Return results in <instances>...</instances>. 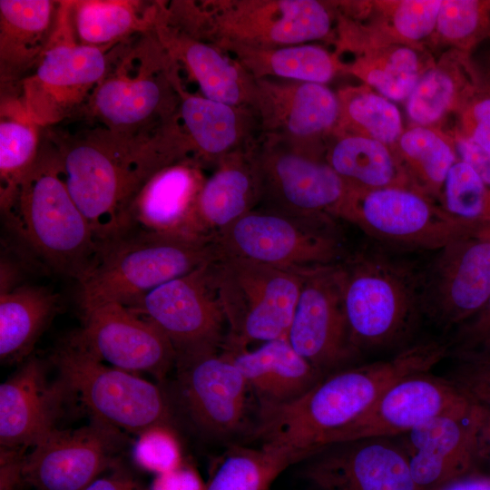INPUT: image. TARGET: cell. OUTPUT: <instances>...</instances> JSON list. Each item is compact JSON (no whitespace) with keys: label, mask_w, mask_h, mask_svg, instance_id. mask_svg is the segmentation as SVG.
Instances as JSON below:
<instances>
[{"label":"cell","mask_w":490,"mask_h":490,"mask_svg":"<svg viewBox=\"0 0 490 490\" xmlns=\"http://www.w3.org/2000/svg\"><path fill=\"white\" fill-rule=\"evenodd\" d=\"M442 2L334 1L337 9L335 52L341 54L359 45L385 44L428 49Z\"/></svg>","instance_id":"cell-24"},{"label":"cell","mask_w":490,"mask_h":490,"mask_svg":"<svg viewBox=\"0 0 490 490\" xmlns=\"http://www.w3.org/2000/svg\"><path fill=\"white\" fill-rule=\"evenodd\" d=\"M221 51L254 79L326 84L343 71V64L335 52L312 44L263 49L230 46Z\"/></svg>","instance_id":"cell-37"},{"label":"cell","mask_w":490,"mask_h":490,"mask_svg":"<svg viewBox=\"0 0 490 490\" xmlns=\"http://www.w3.org/2000/svg\"><path fill=\"white\" fill-rule=\"evenodd\" d=\"M337 267L351 341L360 353L393 348L412 336L424 315L422 273L379 250Z\"/></svg>","instance_id":"cell-6"},{"label":"cell","mask_w":490,"mask_h":490,"mask_svg":"<svg viewBox=\"0 0 490 490\" xmlns=\"http://www.w3.org/2000/svg\"><path fill=\"white\" fill-rule=\"evenodd\" d=\"M213 261L125 306L154 324L172 343L176 356L218 351L225 344L227 321L213 282Z\"/></svg>","instance_id":"cell-14"},{"label":"cell","mask_w":490,"mask_h":490,"mask_svg":"<svg viewBox=\"0 0 490 490\" xmlns=\"http://www.w3.org/2000/svg\"><path fill=\"white\" fill-rule=\"evenodd\" d=\"M78 339L98 358L132 373L162 380L176 362L170 339L151 321L124 305L109 302L81 309Z\"/></svg>","instance_id":"cell-20"},{"label":"cell","mask_w":490,"mask_h":490,"mask_svg":"<svg viewBox=\"0 0 490 490\" xmlns=\"http://www.w3.org/2000/svg\"><path fill=\"white\" fill-rule=\"evenodd\" d=\"M252 110L262 136L326 146L338 119L339 102L326 84L255 79Z\"/></svg>","instance_id":"cell-23"},{"label":"cell","mask_w":490,"mask_h":490,"mask_svg":"<svg viewBox=\"0 0 490 490\" xmlns=\"http://www.w3.org/2000/svg\"><path fill=\"white\" fill-rule=\"evenodd\" d=\"M448 355L456 360H490V298L475 316L456 328Z\"/></svg>","instance_id":"cell-46"},{"label":"cell","mask_w":490,"mask_h":490,"mask_svg":"<svg viewBox=\"0 0 490 490\" xmlns=\"http://www.w3.org/2000/svg\"><path fill=\"white\" fill-rule=\"evenodd\" d=\"M432 490H490V476L473 472Z\"/></svg>","instance_id":"cell-52"},{"label":"cell","mask_w":490,"mask_h":490,"mask_svg":"<svg viewBox=\"0 0 490 490\" xmlns=\"http://www.w3.org/2000/svg\"><path fill=\"white\" fill-rule=\"evenodd\" d=\"M338 264L302 272L303 281L287 338L325 377L348 368L360 352L351 341Z\"/></svg>","instance_id":"cell-17"},{"label":"cell","mask_w":490,"mask_h":490,"mask_svg":"<svg viewBox=\"0 0 490 490\" xmlns=\"http://www.w3.org/2000/svg\"><path fill=\"white\" fill-rule=\"evenodd\" d=\"M125 441L120 429L94 418L77 429L55 428L24 455V481L35 490H83L116 466Z\"/></svg>","instance_id":"cell-16"},{"label":"cell","mask_w":490,"mask_h":490,"mask_svg":"<svg viewBox=\"0 0 490 490\" xmlns=\"http://www.w3.org/2000/svg\"><path fill=\"white\" fill-rule=\"evenodd\" d=\"M23 242L54 271L77 281L99 251L93 231L72 198L54 146H42L4 215Z\"/></svg>","instance_id":"cell-5"},{"label":"cell","mask_w":490,"mask_h":490,"mask_svg":"<svg viewBox=\"0 0 490 490\" xmlns=\"http://www.w3.org/2000/svg\"><path fill=\"white\" fill-rule=\"evenodd\" d=\"M473 402L448 377L411 374L390 385L358 418L330 436L324 447L363 438L397 437Z\"/></svg>","instance_id":"cell-18"},{"label":"cell","mask_w":490,"mask_h":490,"mask_svg":"<svg viewBox=\"0 0 490 490\" xmlns=\"http://www.w3.org/2000/svg\"><path fill=\"white\" fill-rule=\"evenodd\" d=\"M177 87L180 102L173 129L185 160L202 167L215 165L223 157L256 144L260 132L251 109L191 93L182 78Z\"/></svg>","instance_id":"cell-25"},{"label":"cell","mask_w":490,"mask_h":490,"mask_svg":"<svg viewBox=\"0 0 490 490\" xmlns=\"http://www.w3.org/2000/svg\"><path fill=\"white\" fill-rule=\"evenodd\" d=\"M254 147L223 157L205 179L196 204L197 221L202 235L214 236L253 211L262 201V183Z\"/></svg>","instance_id":"cell-29"},{"label":"cell","mask_w":490,"mask_h":490,"mask_svg":"<svg viewBox=\"0 0 490 490\" xmlns=\"http://www.w3.org/2000/svg\"><path fill=\"white\" fill-rule=\"evenodd\" d=\"M490 298V226L438 250L422 273L423 314L444 329L475 316Z\"/></svg>","instance_id":"cell-15"},{"label":"cell","mask_w":490,"mask_h":490,"mask_svg":"<svg viewBox=\"0 0 490 490\" xmlns=\"http://www.w3.org/2000/svg\"><path fill=\"white\" fill-rule=\"evenodd\" d=\"M479 82L472 54L446 50L421 76L407 99L412 126L443 130L454 118Z\"/></svg>","instance_id":"cell-32"},{"label":"cell","mask_w":490,"mask_h":490,"mask_svg":"<svg viewBox=\"0 0 490 490\" xmlns=\"http://www.w3.org/2000/svg\"><path fill=\"white\" fill-rule=\"evenodd\" d=\"M337 94L339 113L331 136H361L394 147L405 129L390 100L365 84L346 86Z\"/></svg>","instance_id":"cell-40"},{"label":"cell","mask_w":490,"mask_h":490,"mask_svg":"<svg viewBox=\"0 0 490 490\" xmlns=\"http://www.w3.org/2000/svg\"><path fill=\"white\" fill-rule=\"evenodd\" d=\"M346 53L352 58L348 63L341 61L342 74L357 77L382 96L397 102L408 98L436 59L427 48L400 44H363Z\"/></svg>","instance_id":"cell-33"},{"label":"cell","mask_w":490,"mask_h":490,"mask_svg":"<svg viewBox=\"0 0 490 490\" xmlns=\"http://www.w3.org/2000/svg\"><path fill=\"white\" fill-rule=\"evenodd\" d=\"M124 43L81 44L73 28L71 1H60L46 47L34 69L17 83L31 118L46 128L81 113Z\"/></svg>","instance_id":"cell-8"},{"label":"cell","mask_w":490,"mask_h":490,"mask_svg":"<svg viewBox=\"0 0 490 490\" xmlns=\"http://www.w3.org/2000/svg\"><path fill=\"white\" fill-rule=\"evenodd\" d=\"M485 408V416L483 426L484 454L490 459V409Z\"/></svg>","instance_id":"cell-54"},{"label":"cell","mask_w":490,"mask_h":490,"mask_svg":"<svg viewBox=\"0 0 490 490\" xmlns=\"http://www.w3.org/2000/svg\"><path fill=\"white\" fill-rule=\"evenodd\" d=\"M202 168L185 160L153 173L130 205L128 230L209 237L201 234L196 217L197 199L206 179Z\"/></svg>","instance_id":"cell-27"},{"label":"cell","mask_w":490,"mask_h":490,"mask_svg":"<svg viewBox=\"0 0 490 490\" xmlns=\"http://www.w3.org/2000/svg\"><path fill=\"white\" fill-rule=\"evenodd\" d=\"M83 490H148L130 474L120 467H114L113 473L98 476Z\"/></svg>","instance_id":"cell-51"},{"label":"cell","mask_w":490,"mask_h":490,"mask_svg":"<svg viewBox=\"0 0 490 490\" xmlns=\"http://www.w3.org/2000/svg\"><path fill=\"white\" fill-rule=\"evenodd\" d=\"M448 356V346L424 341L387 360L334 372L299 398L283 404H260L259 436L263 445L283 448L307 459L328 438L358 418L394 382L429 372Z\"/></svg>","instance_id":"cell-1"},{"label":"cell","mask_w":490,"mask_h":490,"mask_svg":"<svg viewBox=\"0 0 490 490\" xmlns=\"http://www.w3.org/2000/svg\"><path fill=\"white\" fill-rule=\"evenodd\" d=\"M485 408L469 407L434 417L399 436L419 490H432L475 472L485 456Z\"/></svg>","instance_id":"cell-19"},{"label":"cell","mask_w":490,"mask_h":490,"mask_svg":"<svg viewBox=\"0 0 490 490\" xmlns=\"http://www.w3.org/2000/svg\"><path fill=\"white\" fill-rule=\"evenodd\" d=\"M59 295L36 285L21 284L0 293V358L23 362L54 316Z\"/></svg>","instance_id":"cell-36"},{"label":"cell","mask_w":490,"mask_h":490,"mask_svg":"<svg viewBox=\"0 0 490 490\" xmlns=\"http://www.w3.org/2000/svg\"><path fill=\"white\" fill-rule=\"evenodd\" d=\"M301 460L296 453L267 445L235 447L218 464L205 490H268L286 468Z\"/></svg>","instance_id":"cell-41"},{"label":"cell","mask_w":490,"mask_h":490,"mask_svg":"<svg viewBox=\"0 0 490 490\" xmlns=\"http://www.w3.org/2000/svg\"><path fill=\"white\" fill-rule=\"evenodd\" d=\"M161 9L171 24L220 50L333 44L336 35L334 1L174 0Z\"/></svg>","instance_id":"cell-3"},{"label":"cell","mask_w":490,"mask_h":490,"mask_svg":"<svg viewBox=\"0 0 490 490\" xmlns=\"http://www.w3.org/2000/svg\"><path fill=\"white\" fill-rule=\"evenodd\" d=\"M307 459L303 475L314 490H419L397 437L338 443Z\"/></svg>","instance_id":"cell-21"},{"label":"cell","mask_w":490,"mask_h":490,"mask_svg":"<svg viewBox=\"0 0 490 490\" xmlns=\"http://www.w3.org/2000/svg\"><path fill=\"white\" fill-rule=\"evenodd\" d=\"M72 394L59 377L51 382L44 363L28 358L0 386V446L25 450L56 427L67 396Z\"/></svg>","instance_id":"cell-26"},{"label":"cell","mask_w":490,"mask_h":490,"mask_svg":"<svg viewBox=\"0 0 490 490\" xmlns=\"http://www.w3.org/2000/svg\"><path fill=\"white\" fill-rule=\"evenodd\" d=\"M448 378L469 398L490 409V360H456Z\"/></svg>","instance_id":"cell-47"},{"label":"cell","mask_w":490,"mask_h":490,"mask_svg":"<svg viewBox=\"0 0 490 490\" xmlns=\"http://www.w3.org/2000/svg\"><path fill=\"white\" fill-rule=\"evenodd\" d=\"M439 203L454 217L490 226V186L461 160L451 167Z\"/></svg>","instance_id":"cell-43"},{"label":"cell","mask_w":490,"mask_h":490,"mask_svg":"<svg viewBox=\"0 0 490 490\" xmlns=\"http://www.w3.org/2000/svg\"><path fill=\"white\" fill-rule=\"evenodd\" d=\"M220 255L213 236L127 230L100 248L94 262L78 280L81 309L109 302L128 306Z\"/></svg>","instance_id":"cell-7"},{"label":"cell","mask_w":490,"mask_h":490,"mask_svg":"<svg viewBox=\"0 0 490 490\" xmlns=\"http://www.w3.org/2000/svg\"><path fill=\"white\" fill-rule=\"evenodd\" d=\"M341 220L386 243L435 250L483 226L454 217L415 190L398 187H351Z\"/></svg>","instance_id":"cell-13"},{"label":"cell","mask_w":490,"mask_h":490,"mask_svg":"<svg viewBox=\"0 0 490 490\" xmlns=\"http://www.w3.org/2000/svg\"><path fill=\"white\" fill-rule=\"evenodd\" d=\"M178 387L192 422L203 432L223 436L242 425L247 407L245 377L227 353L178 355Z\"/></svg>","instance_id":"cell-22"},{"label":"cell","mask_w":490,"mask_h":490,"mask_svg":"<svg viewBox=\"0 0 490 490\" xmlns=\"http://www.w3.org/2000/svg\"><path fill=\"white\" fill-rule=\"evenodd\" d=\"M392 149L413 189L439 203L446 176L458 160L452 137L436 129L411 126Z\"/></svg>","instance_id":"cell-39"},{"label":"cell","mask_w":490,"mask_h":490,"mask_svg":"<svg viewBox=\"0 0 490 490\" xmlns=\"http://www.w3.org/2000/svg\"><path fill=\"white\" fill-rule=\"evenodd\" d=\"M325 158L351 187L361 190L407 188L414 190L393 149L361 136H331Z\"/></svg>","instance_id":"cell-38"},{"label":"cell","mask_w":490,"mask_h":490,"mask_svg":"<svg viewBox=\"0 0 490 490\" xmlns=\"http://www.w3.org/2000/svg\"><path fill=\"white\" fill-rule=\"evenodd\" d=\"M181 77L155 34L139 35L122 45L83 111L114 133L152 137L176 116Z\"/></svg>","instance_id":"cell-4"},{"label":"cell","mask_w":490,"mask_h":490,"mask_svg":"<svg viewBox=\"0 0 490 490\" xmlns=\"http://www.w3.org/2000/svg\"><path fill=\"white\" fill-rule=\"evenodd\" d=\"M454 119V126L446 134L459 136L490 153V90L480 77Z\"/></svg>","instance_id":"cell-45"},{"label":"cell","mask_w":490,"mask_h":490,"mask_svg":"<svg viewBox=\"0 0 490 490\" xmlns=\"http://www.w3.org/2000/svg\"><path fill=\"white\" fill-rule=\"evenodd\" d=\"M198 472L185 465L156 475L148 490H205Z\"/></svg>","instance_id":"cell-48"},{"label":"cell","mask_w":490,"mask_h":490,"mask_svg":"<svg viewBox=\"0 0 490 490\" xmlns=\"http://www.w3.org/2000/svg\"><path fill=\"white\" fill-rule=\"evenodd\" d=\"M0 106V207L14 204L21 182L41 151L40 127L29 115L15 86L4 87Z\"/></svg>","instance_id":"cell-35"},{"label":"cell","mask_w":490,"mask_h":490,"mask_svg":"<svg viewBox=\"0 0 490 490\" xmlns=\"http://www.w3.org/2000/svg\"><path fill=\"white\" fill-rule=\"evenodd\" d=\"M54 143L67 189L100 247L128 230L130 205L144 182L176 162L165 131L132 138L96 125Z\"/></svg>","instance_id":"cell-2"},{"label":"cell","mask_w":490,"mask_h":490,"mask_svg":"<svg viewBox=\"0 0 490 490\" xmlns=\"http://www.w3.org/2000/svg\"><path fill=\"white\" fill-rule=\"evenodd\" d=\"M332 221L253 210L213 237L220 255L302 273L340 262Z\"/></svg>","instance_id":"cell-12"},{"label":"cell","mask_w":490,"mask_h":490,"mask_svg":"<svg viewBox=\"0 0 490 490\" xmlns=\"http://www.w3.org/2000/svg\"><path fill=\"white\" fill-rule=\"evenodd\" d=\"M474 61L480 79L490 90V48Z\"/></svg>","instance_id":"cell-53"},{"label":"cell","mask_w":490,"mask_h":490,"mask_svg":"<svg viewBox=\"0 0 490 490\" xmlns=\"http://www.w3.org/2000/svg\"><path fill=\"white\" fill-rule=\"evenodd\" d=\"M60 1H0L2 86H15L37 64L54 29ZM26 76V75H25Z\"/></svg>","instance_id":"cell-30"},{"label":"cell","mask_w":490,"mask_h":490,"mask_svg":"<svg viewBox=\"0 0 490 490\" xmlns=\"http://www.w3.org/2000/svg\"><path fill=\"white\" fill-rule=\"evenodd\" d=\"M24 450H0V490H22Z\"/></svg>","instance_id":"cell-49"},{"label":"cell","mask_w":490,"mask_h":490,"mask_svg":"<svg viewBox=\"0 0 490 490\" xmlns=\"http://www.w3.org/2000/svg\"><path fill=\"white\" fill-rule=\"evenodd\" d=\"M448 135L453 139L458 160L470 165L480 178L490 186V153L459 136Z\"/></svg>","instance_id":"cell-50"},{"label":"cell","mask_w":490,"mask_h":490,"mask_svg":"<svg viewBox=\"0 0 490 490\" xmlns=\"http://www.w3.org/2000/svg\"><path fill=\"white\" fill-rule=\"evenodd\" d=\"M132 458L139 467L156 475L182 465L181 444L172 426L157 425L140 433L132 447Z\"/></svg>","instance_id":"cell-44"},{"label":"cell","mask_w":490,"mask_h":490,"mask_svg":"<svg viewBox=\"0 0 490 490\" xmlns=\"http://www.w3.org/2000/svg\"><path fill=\"white\" fill-rule=\"evenodd\" d=\"M153 33L180 71L183 69L189 80L197 83L203 97L252 110L255 79L225 52L167 22L160 1Z\"/></svg>","instance_id":"cell-28"},{"label":"cell","mask_w":490,"mask_h":490,"mask_svg":"<svg viewBox=\"0 0 490 490\" xmlns=\"http://www.w3.org/2000/svg\"><path fill=\"white\" fill-rule=\"evenodd\" d=\"M212 277L228 326L225 351L287 338L301 273L220 255L212 263Z\"/></svg>","instance_id":"cell-9"},{"label":"cell","mask_w":490,"mask_h":490,"mask_svg":"<svg viewBox=\"0 0 490 490\" xmlns=\"http://www.w3.org/2000/svg\"><path fill=\"white\" fill-rule=\"evenodd\" d=\"M51 361L92 417L139 435L157 425H172L164 392L132 372L106 366L74 335L57 347Z\"/></svg>","instance_id":"cell-10"},{"label":"cell","mask_w":490,"mask_h":490,"mask_svg":"<svg viewBox=\"0 0 490 490\" xmlns=\"http://www.w3.org/2000/svg\"><path fill=\"white\" fill-rule=\"evenodd\" d=\"M325 149L260 135L254 152L267 209L303 218L341 219L351 186L328 163Z\"/></svg>","instance_id":"cell-11"},{"label":"cell","mask_w":490,"mask_h":490,"mask_svg":"<svg viewBox=\"0 0 490 490\" xmlns=\"http://www.w3.org/2000/svg\"><path fill=\"white\" fill-rule=\"evenodd\" d=\"M245 377L260 404H283L299 398L325 376L299 355L287 338L258 348L225 351Z\"/></svg>","instance_id":"cell-31"},{"label":"cell","mask_w":490,"mask_h":490,"mask_svg":"<svg viewBox=\"0 0 490 490\" xmlns=\"http://www.w3.org/2000/svg\"><path fill=\"white\" fill-rule=\"evenodd\" d=\"M490 38V0H443L429 47L472 54Z\"/></svg>","instance_id":"cell-42"},{"label":"cell","mask_w":490,"mask_h":490,"mask_svg":"<svg viewBox=\"0 0 490 490\" xmlns=\"http://www.w3.org/2000/svg\"><path fill=\"white\" fill-rule=\"evenodd\" d=\"M159 1H71V17L78 43L90 46L117 44L153 32Z\"/></svg>","instance_id":"cell-34"}]
</instances>
